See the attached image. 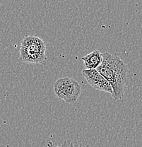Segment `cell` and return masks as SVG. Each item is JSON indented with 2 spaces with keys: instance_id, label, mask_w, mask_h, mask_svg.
I'll return each instance as SVG.
<instances>
[{
  "instance_id": "cell-5",
  "label": "cell",
  "mask_w": 142,
  "mask_h": 147,
  "mask_svg": "<svg viewBox=\"0 0 142 147\" xmlns=\"http://www.w3.org/2000/svg\"><path fill=\"white\" fill-rule=\"evenodd\" d=\"M103 59V53L97 50L81 57L85 69H97L101 64Z\"/></svg>"
},
{
  "instance_id": "cell-1",
  "label": "cell",
  "mask_w": 142,
  "mask_h": 147,
  "mask_svg": "<svg viewBox=\"0 0 142 147\" xmlns=\"http://www.w3.org/2000/svg\"><path fill=\"white\" fill-rule=\"evenodd\" d=\"M103 59L101 64L97 68L108 80L113 90L112 98L115 100H121L125 95L127 77V65L119 57L103 53Z\"/></svg>"
},
{
  "instance_id": "cell-4",
  "label": "cell",
  "mask_w": 142,
  "mask_h": 147,
  "mask_svg": "<svg viewBox=\"0 0 142 147\" xmlns=\"http://www.w3.org/2000/svg\"><path fill=\"white\" fill-rule=\"evenodd\" d=\"M82 75L86 82L95 89L107 92L111 95L113 94V90L110 83L97 69H85L82 71Z\"/></svg>"
},
{
  "instance_id": "cell-3",
  "label": "cell",
  "mask_w": 142,
  "mask_h": 147,
  "mask_svg": "<svg viewBox=\"0 0 142 147\" xmlns=\"http://www.w3.org/2000/svg\"><path fill=\"white\" fill-rule=\"evenodd\" d=\"M57 98L68 103L76 102L81 93V86L77 81L69 77L57 79L53 85Z\"/></svg>"
},
{
  "instance_id": "cell-2",
  "label": "cell",
  "mask_w": 142,
  "mask_h": 147,
  "mask_svg": "<svg viewBox=\"0 0 142 147\" xmlns=\"http://www.w3.org/2000/svg\"><path fill=\"white\" fill-rule=\"evenodd\" d=\"M46 45L39 37L28 36L24 38L20 47V59L30 64H40L45 65L47 57Z\"/></svg>"
},
{
  "instance_id": "cell-6",
  "label": "cell",
  "mask_w": 142,
  "mask_h": 147,
  "mask_svg": "<svg viewBox=\"0 0 142 147\" xmlns=\"http://www.w3.org/2000/svg\"><path fill=\"white\" fill-rule=\"evenodd\" d=\"M1 117H0V124H1Z\"/></svg>"
}]
</instances>
